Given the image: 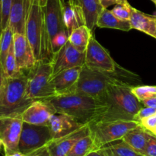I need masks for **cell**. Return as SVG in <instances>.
I'll return each instance as SVG.
<instances>
[{
	"mask_svg": "<svg viewBox=\"0 0 156 156\" xmlns=\"http://www.w3.org/2000/svg\"><path fill=\"white\" fill-rule=\"evenodd\" d=\"M47 126L50 129L53 140H56L71 134L86 125L66 114L56 113L50 117Z\"/></svg>",
	"mask_w": 156,
	"mask_h": 156,
	"instance_id": "2e32d148",
	"label": "cell"
},
{
	"mask_svg": "<svg viewBox=\"0 0 156 156\" xmlns=\"http://www.w3.org/2000/svg\"><path fill=\"white\" fill-rule=\"evenodd\" d=\"M95 150L97 149L89 132V133L76 142L66 156H88Z\"/></svg>",
	"mask_w": 156,
	"mask_h": 156,
	"instance_id": "d4e9b609",
	"label": "cell"
},
{
	"mask_svg": "<svg viewBox=\"0 0 156 156\" xmlns=\"http://www.w3.org/2000/svg\"><path fill=\"white\" fill-rule=\"evenodd\" d=\"M69 34L66 30H62L56 34L51 40V50L53 55L57 53L69 41Z\"/></svg>",
	"mask_w": 156,
	"mask_h": 156,
	"instance_id": "f546056e",
	"label": "cell"
},
{
	"mask_svg": "<svg viewBox=\"0 0 156 156\" xmlns=\"http://www.w3.org/2000/svg\"><path fill=\"white\" fill-rule=\"evenodd\" d=\"M131 91L140 102L156 95V85L133 86Z\"/></svg>",
	"mask_w": 156,
	"mask_h": 156,
	"instance_id": "f1b7e54d",
	"label": "cell"
},
{
	"mask_svg": "<svg viewBox=\"0 0 156 156\" xmlns=\"http://www.w3.org/2000/svg\"><path fill=\"white\" fill-rule=\"evenodd\" d=\"M25 36L33 50L36 60L51 62L53 55L46 27L42 6L37 5H30L26 20Z\"/></svg>",
	"mask_w": 156,
	"mask_h": 156,
	"instance_id": "3957f363",
	"label": "cell"
},
{
	"mask_svg": "<svg viewBox=\"0 0 156 156\" xmlns=\"http://www.w3.org/2000/svg\"><path fill=\"white\" fill-rule=\"evenodd\" d=\"M85 59V51L79 50L68 41L62 49L53 55L51 61L53 76L65 69L83 66Z\"/></svg>",
	"mask_w": 156,
	"mask_h": 156,
	"instance_id": "8fae6325",
	"label": "cell"
},
{
	"mask_svg": "<svg viewBox=\"0 0 156 156\" xmlns=\"http://www.w3.org/2000/svg\"><path fill=\"white\" fill-rule=\"evenodd\" d=\"M100 2L103 9H108L113 5H129L127 0H100Z\"/></svg>",
	"mask_w": 156,
	"mask_h": 156,
	"instance_id": "d590c367",
	"label": "cell"
},
{
	"mask_svg": "<svg viewBox=\"0 0 156 156\" xmlns=\"http://www.w3.org/2000/svg\"><path fill=\"white\" fill-rule=\"evenodd\" d=\"M53 140L47 125L30 124L24 122L18 143V152L28 156L47 146Z\"/></svg>",
	"mask_w": 156,
	"mask_h": 156,
	"instance_id": "ba28073f",
	"label": "cell"
},
{
	"mask_svg": "<svg viewBox=\"0 0 156 156\" xmlns=\"http://www.w3.org/2000/svg\"><path fill=\"white\" fill-rule=\"evenodd\" d=\"M144 107H149V108H155L156 109V95L150 98L145 100L142 102Z\"/></svg>",
	"mask_w": 156,
	"mask_h": 156,
	"instance_id": "8d00e7d4",
	"label": "cell"
},
{
	"mask_svg": "<svg viewBox=\"0 0 156 156\" xmlns=\"http://www.w3.org/2000/svg\"><path fill=\"white\" fill-rule=\"evenodd\" d=\"M140 123L148 131L156 135V112L153 115L143 119L140 122Z\"/></svg>",
	"mask_w": 156,
	"mask_h": 156,
	"instance_id": "d6a6232c",
	"label": "cell"
},
{
	"mask_svg": "<svg viewBox=\"0 0 156 156\" xmlns=\"http://www.w3.org/2000/svg\"><path fill=\"white\" fill-rule=\"evenodd\" d=\"M4 73L5 78H14L19 76L22 74L24 72H21L18 69L17 65L16 59L15 56V51H14V45L12 44L9 53L6 56L5 61L4 64Z\"/></svg>",
	"mask_w": 156,
	"mask_h": 156,
	"instance_id": "83f0119b",
	"label": "cell"
},
{
	"mask_svg": "<svg viewBox=\"0 0 156 156\" xmlns=\"http://www.w3.org/2000/svg\"><path fill=\"white\" fill-rule=\"evenodd\" d=\"M13 37L14 33L9 26L2 30L1 38H0V61L3 67H4L6 56L13 44Z\"/></svg>",
	"mask_w": 156,
	"mask_h": 156,
	"instance_id": "4316f807",
	"label": "cell"
},
{
	"mask_svg": "<svg viewBox=\"0 0 156 156\" xmlns=\"http://www.w3.org/2000/svg\"><path fill=\"white\" fill-rule=\"evenodd\" d=\"M92 34H94L91 33L90 29L85 24H83L75 29L70 34L69 41L79 50L85 51Z\"/></svg>",
	"mask_w": 156,
	"mask_h": 156,
	"instance_id": "cb8c5ba5",
	"label": "cell"
},
{
	"mask_svg": "<svg viewBox=\"0 0 156 156\" xmlns=\"http://www.w3.org/2000/svg\"><path fill=\"white\" fill-rule=\"evenodd\" d=\"M88 133L89 126L86 125L66 136L52 140L47 146L49 153L50 156H66L76 142Z\"/></svg>",
	"mask_w": 156,
	"mask_h": 156,
	"instance_id": "ac0fdd59",
	"label": "cell"
},
{
	"mask_svg": "<svg viewBox=\"0 0 156 156\" xmlns=\"http://www.w3.org/2000/svg\"><path fill=\"white\" fill-rule=\"evenodd\" d=\"M150 136L151 133L140 123L136 127L129 130L123 137L122 140L137 152L143 155Z\"/></svg>",
	"mask_w": 156,
	"mask_h": 156,
	"instance_id": "44dd1931",
	"label": "cell"
},
{
	"mask_svg": "<svg viewBox=\"0 0 156 156\" xmlns=\"http://www.w3.org/2000/svg\"><path fill=\"white\" fill-rule=\"evenodd\" d=\"M96 27L115 29L123 31H129L132 29L130 21L120 19L111 12V10H108V9H103L99 14L96 22Z\"/></svg>",
	"mask_w": 156,
	"mask_h": 156,
	"instance_id": "7402d4cb",
	"label": "cell"
},
{
	"mask_svg": "<svg viewBox=\"0 0 156 156\" xmlns=\"http://www.w3.org/2000/svg\"><path fill=\"white\" fill-rule=\"evenodd\" d=\"M133 85L125 81L111 84L101 101L107 109L99 120H134V117L143 105L131 91Z\"/></svg>",
	"mask_w": 156,
	"mask_h": 156,
	"instance_id": "7a4b0ae2",
	"label": "cell"
},
{
	"mask_svg": "<svg viewBox=\"0 0 156 156\" xmlns=\"http://www.w3.org/2000/svg\"><path fill=\"white\" fill-rule=\"evenodd\" d=\"M5 79V76L4 69H3L2 64L1 61H0V86H1L2 84Z\"/></svg>",
	"mask_w": 156,
	"mask_h": 156,
	"instance_id": "ab89813d",
	"label": "cell"
},
{
	"mask_svg": "<svg viewBox=\"0 0 156 156\" xmlns=\"http://www.w3.org/2000/svg\"><path fill=\"white\" fill-rule=\"evenodd\" d=\"M129 21L132 29L143 32L156 39V18L155 15H147L133 7Z\"/></svg>",
	"mask_w": 156,
	"mask_h": 156,
	"instance_id": "ffe728a7",
	"label": "cell"
},
{
	"mask_svg": "<svg viewBox=\"0 0 156 156\" xmlns=\"http://www.w3.org/2000/svg\"><path fill=\"white\" fill-rule=\"evenodd\" d=\"M2 32V12H1V2H0V38Z\"/></svg>",
	"mask_w": 156,
	"mask_h": 156,
	"instance_id": "7bdbcfd3",
	"label": "cell"
},
{
	"mask_svg": "<svg viewBox=\"0 0 156 156\" xmlns=\"http://www.w3.org/2000/svg\"><path fill=\"white\" fill-rule=\"evenodd\" d=\"M53 67L50 61H37L27 73L26 95L29 100H49L56 96L52 82Z\"/></svg>",
	"mask_w": 156,
	"mask_h": 156,
	"instance_id": "8992f818",
	"label": "cell"
},
{
	"mask_svg": "<svg viewBox=\"0 0 156 156\" xmlns=\"http://www.w3.org/2000/svg\"><path fill=\"white\" fill-rule=\"evenodd\" d=\"M0 2H1L2 27V30H4L9 26L12 0H0Z\"/></svg>",
	"mask_w": 156,
	"mask_h": 156,
	"instance_id": "1f68e13d",
	"label": "cell"
},
{
	"mask_svg": "<svg viewBox=\"0 0 156 156\" xmlns=\"http://www.w3.org/2000/svg\"><path fill=\"white\" fill-rule=\"evenodd\" d=\"M30 7L27 0H12L9 26L14 34H25L26 20Z\"/></svg>",
	"mask_w": 156,
	"mask_h": 156,
	"instance_id": "d6986e66",
	"label": "cell"
},
{
	"mask_svg": "<svg viewBox=\"0 0 156 156\" xmlns=\"http://www.w3.org/2000/svg\"><path fill=\"white\" fill-rule=\"evenodd\" d=\"M106 156H142L143 155L134 150L132 147L120 140L101 148Z\"/></svg>",
	"mask_w": 156,
	"mask_h": 156,
	"instance_id": "603a6c76",
	"label": "cell"
},
{
	"mask_svg": "<svg viewBox=\"0 0 156 156\" xmlns=\"http://www.w3.org/2000/svg\"><path fill=\"white\" fill-rule=\"evenodd\" d=\"M27 2L32 5H41V6H44L46 4V2L47 0H27Z\"/></svg>",
	"mask_w": 156,
	"mask_h": 156,
	"instance_id": "f35d334b",
	"label": "cell"
},
{
	"mask_svg": "<svg viewBox=\"0 0 156 156\" xmlns=\"http://www.w3.org/2000/svg\"><path fill=\"white\" fill-rule=\"evenodd\" d=\"M89 156H106L105 154L102 152L101 149H98V150L94 151L91 153L89 154Z\"/></svg>",
	"mask_w": 156,
	"mask_h": 156,
	"instance_id": "60d3db41",
	"label": "cell"
},
{
	"mask_svg": "<svg viewBox=\"0 0 156 156\" xmlns=\"http://www.w3.org/2000/svg\"><path fill=\"white\" fill-rule=\"evenodd\" d=\"M13 45L18 69L27 73L36 64L37 60L25 34H14Z\"/></svg>",
	"mask_w": 156,
	"mask_h": 156,
	"instance_id": "9a60e30c",
	"label": "cell"
},
{
	"mask_svg": "<svg viewBox=\"0 0 156 156\" xmlns=\"http://www.w3.org/2000/svg\"><path fill=\"white\" fill-rule=\"evenodd\" d=\"M62 15L64 24L69 34L79 26L83 25L74 9L69 2H65V0L62 3Z\"/></svg>",
	"mask_w": 156,
	"mask_h": 156,
	"instance_id": "484cf974",
	"label": "cell"
},
{
	"mask_svg": "<svg viewBox=\"0 0 156 156\" xmlns=\"http://www.w3.org/2000/svg\"><path fill=\"white\" fill-rule=\"evenodd\" d=\"M140 123L135 120H98L88 124L89 132L94 140L96 149L123 139Z\"/></svg>",
	"mask_w": 156,
	"mask_h": 156,
	"instance_id": "52a82bcc",
	"label": "cell"
},
{
	"mask_svg": "<svg viewBox=\"0 0 156 156\" xmlns=\"http://www.w3.org/2000/svg\"><path fill=\"white\" fill-rule=\"evenodd\" d=\"M63 1L64 0H47L45 5L43 6L45 24L50 46H51L52 38L56 34L62 30H66L64 24L63 15H62Z\"/></svg>",
	"mask_w": 156,
	"mask_h": 156,
	"instance_id": "7c38bea8",
	"label": "cell"
},
{
	"mask_svg": "<svg viewBox=\"0 0 156 156\" xmlns=\"http://www.w3.org/2000/svg\"><path fill=\"white\" fill-rule=\"evenodd\" d=\"M27 73L5 78L0 86V117L21 115L32 103L26 95Z\"/></svg>",
	"mask_w": 156,
	"mask_h": 156,
	"instance_id": "277c9868",
	"label": "cell"
},
{
	"mask_svg": "<svg viewBox=\"0 0 156 156\" xmlns=\"http://www.w3.org/2000/svg\"><path fill=\"white\" fill-rule=\"evenodd\" d=\"M155 112V108H149V107H143V108H142L141 109L138 111V113L136 114L135 117H134V120L140 123V122L141 121V120H143V119L147 118V117L153 115Z\"/></svg>",
	"mask_w": 156,
	"mask_h": 156,
	"instance_id": "836d02e7",
	"label": "cell"
},
{
	"mask_svg": "<svg viewBox=\"0 0 156 156\" xmlns=\"http://www.w3.org/2000/svg\"><path fill=\"white\" fill-rule=\"evenodd\" d=\"M151 1H152V2H153V3H154V4H155V6H156V0H151Z\"/></svg>",
	"mask_w": 156,
	"mask_h": 156,
	"instance_id": "f6af8a7d",
	"label": "cell"
},
{
	"mask_svg": "<svg viewBox=\"0 0 156 156\" xmlns=\"http://www.w3.org/2000/svg\"><path fill=\"white\" fill-rule=\"evenodd\" d=\"M143 155L148 156H156V135L151 133L150 138L148 141L147 146Z\"/></svg>",
	"mask_w": 156,
	"mask_h": 156,
	"instance_id": "e575fe53",
	"label": "cell"
},
{
	"mask_svg": "<svg viewBox=\"0 0 156 156\" xmlns=\"http://www.w3.org/2000/svg\"><path fill=\"white\" fill-rule=\"evenodd\" d=\"M88 156H89V155H88Z\"/></svg>",
	"mask_w": 156,
	"mask_h": 156,
	"instance_id": "c3c4849f",
	"label": "cell"
},
{
	"mask_svg": "<svg viewBox=\"0 0 156 156\" xmlns=\"http://www.w3.org/2000/svg\"><path fill=\"white\" fill-rule=\"evenodd\" d=\"M48 101L57 114H66L85 125L98 120L107 109L101 100L78 93L55 96Z\"/></svg>",
	"mask_w": 156,
	"mask_h": 156,
	"instance_id": "6da1fadb",
	"label": "cell"
},
{
	"mask_svg": "<svg viewBox=\"0 0 156 156\" xmlns=\"http://www.w3.org/2000/svg\"><path fill=\"white\" fill-rule=\"evenodd\" d=\"M132 8L130 5H116L111 12L120 19L129 21L132 12Z\"/></svg>",
	"mask_w": 156,
	"mask_h": 156,
	"instance_id": "4dcf8cb0",
	"label": "cell"
},
{
	"mask_svg": "<svg viewBox=\"0 0 156 156\" xmlns=\"http://www.w3.org/2000/svg\"><path fill=\"white\" fill-rule=\"evenodd\" d=\"M56 111L48 100L34 101L21 114L25 123L35 125H47Z\"/></svg>",
	"mask_w": 156,
	"mask_h": 156,
	"instance_id": "4fadbf2b",
	"label": "cell"
},
{
	"mask_svg": "<svg viewBox=\"0 0 156 156\" xmlns=\"http://www.w3.org/2000/svg\"><path fill=\"white\" fill-rule=\"evenodd\" d=\"M142 156H148V155H143Z\"/></svg>",
	"mask_w": 156,
	"mask_h": 156,
	"instance_id": "bcb514c9",
	"label": "cell"
},
{
	"mask_svg": "<svg viewBox=\"0 0 156 156\" xmlns=\"http://www.w3.org/2000/svg\"><path fill=\"white\" fill-rule=\"evenodd\" d=\"M74 9L82 24H85L94 34L98 18L103 7L100 0H68Z\"/></svg>",
	"mask_w": 156,
	"mask_h": 156,
	"instance_id": "5bb4252c",
	"label": "cell"
},
{
	"mask_svg": "<svg viewBox=\"0 0 156 156\" xmlns=\"http://www.w3.org/2000/svg\"><path fill=\"white\" fill-rule=\"evenodd\" d=\"M82 66L68 69L52 76L56 96L75 93Z\"/></svg>",
	"mask_w": 156,
	"mask_h": 156,
	"instance_id": "e0dca14e",
	"label": "cell"
},
{
	"mask_svg": "<svg viewBox=\"0 0 156 156\" xmlns=\"http://www.w3.org/2000/svg\"><path fill=\"white\" fill-rule=\"evenodd\" d=\"M5 156H26V155H23V154H21V152H15V153L8 154V155H5Z\"/></svg>",
	"mask_w": 156,
	"mask_h": 156,
	"instance_id": "b9f144b4",
	"label": "cell"
},
{
	"mask_svg": "<svg viewBox=\"0 0 156 156\" xmlns=\"http://www.w3.org/2000/svg\"><path fill=\"white\" fill-rule=\"evenodd\" d=\"M24 121L21 115L0 117V139L5 155L18 152V143Z\"/></svg>",
	"mask_w": 156,
	"mask_h": 156,
	"instance_id": "30bf717a",
	"label": "cell"
},
{
	"mask_svg": "<svg viewBox=\"0 0 156 156\" xmlns=\"http://www.w3.org/2000/svg\"><path fill=\"white\" fill-rule=\"evenodd\" d=\"M84 66L96 71L111 73L117 72V69L120 68L108 50L95 39L94 34L91 35L85 50Z\"/></svg>",
	"mask_w": 156,
	"mask_h": 156,
	"instance_id": "9c48e42d",
	"label": "cell"
},
{
	"mask_svg": "<svg viewBox=\"0 0 156 156\" xmlns=\"http://www.w3.org/2000/svg\"><path fill=\"white\" fill-rule=\"evenodd\" d=\"M28 156H50V153H49L47 147L46 146V147L43 148V149L37 151V152H34V153H32L31 155Z\"/></svg>",
	"mask_w": 156,
	"mask_h": 156,
	"instance_id": "74e56055",
	"label": "cell"
},
{
	"mask_svg": "<svg viewBox=\"0 0 156 156\" xmlns=\"http://www.w3.org/2000/svg\"><path fill=\"white\" fill-rule=\"evenodd\" d=\"M155 18H156V14L155 15Z\"/></svg>",
	"mask_w": 156,
	"mask_h": 156,
	"instance_id": "7dc6e473",
	"label": "cell"
},
{
	"mask_svg": "<svg viewBox=\"0 0 156 156\" xmlns=\"http://www.w3.org/2000/svg\"><path fill=\"white\" fill-rule=\"evenodd\" d=\"M127 72L125 70L122 73L121 72L105 73L91 69L83 66L75 93L85 94L101 101L107 88L111 84L119 81L127 82L126 80V76L124 75Z\"/></svg>",
	"mask_w": 156,
	"mask_h": 156,
	"instance_id": "5b68a950",
	"label": "cell"
},
{
	"mask_svg": "<svg viewBox=\"0 0 156 156\" xmlns=\"http://www.w3.org/2000/svg\"><path fill=\"white\" fill-rule=\"evenodd\" d=\"M2 147H3V143H2V141L1 139H0V151H1L2 148Z\"/></svg>",
	"mask_w": 156,
	"mask_h": 156,
	"instance_id": "ee69618b",
	"label": "cell"
}]
</instances>
